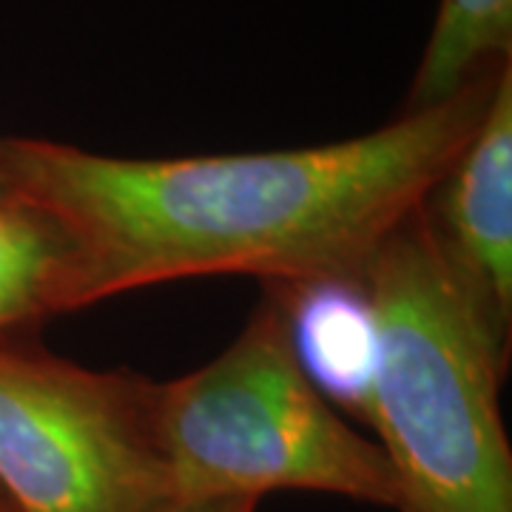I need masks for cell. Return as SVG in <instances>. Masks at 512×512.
Listing matches in <instances>:
<instances>
[{"instance_id": "9", "label": "cell", "mask_w": 512, "mask_h": 512, "mask_svg": "<svg viewBox=\"0 0 512 512\" xmlns=\"http://www.w3.org/2000/svg\"><path fill=\"white\" fill-rule=\"evenodd\" d=\"M259 498H208V501H165L154 512H256Z\"/></svg>"}, {"instance_id": "5", "label": "cell", "mask_w": 512, "mask_h": 512, "mask_svg": "<svg viewBox=\"0 0 512 512\" xmlns=\"http://www.w3.org/2000/svg\"><path fill=\"white\" fill-rule=\"evenodd\" d=\"M427 228L498 353L512 356V63L421 202Z\"/></svg>"}, {"instance_id": "3", "label": "cell", "mask_w": 512, "mask_h": 512, "mask_svg": "<svg viewBox=\"0 0 512 512\" xmlns=\"http://www.w3.org/2000/svg\"><path fill=\"white\" fill-rule=\"evenodd\" d=\"M154 424L168 501L308 490L396 510L387 456L299 365L274 285L217 359L157 384Z\"/></svg>"}, {"instance_id": "1", "label": "cell", "mask_w": 512, "mask_h": 512, "mask_svg": "<svg viewBox=\"0 0 512 512\" xmlns=\"http://www.w3.org/2000/svg\"><path fill=\"white\" fill-rule=\"evenodd\" d=\"M507 66L436 109L328 146L128 160L0 137V188L66 237L74 311L194 276L359 282L470 140Z\"/></svg>"}, {"instance_id": "7", "label": "cell", "mask_w": 512, "mask_h": 512, "mask_svg": "<svg viewBox=\"0 0 512 512\" xmlns=\"http://www.w3.org/2000/svg\"><path fill=\"white\" fill-rule=\"evenodd\" d=\"M74 311V259L66 237L35 208L0 194V342H15Z\"/></svg>"}, {"instance_id": "4", "label": "cell", "mask_w": 512, "mask_h": 512, "mask_svg": "<svg viewBox=\"0 0 512 512\" xmlns=\"http://www.w3.org/2000/svg\"><path fill=\"white\" fill-rule=\"evenodd\" d=\"M157 382L0 342V495L18 512H154L168 501Z\"/></svg>"}, {"instance_id": "6", "label": "cell", "mask_w": 512, "mask_h": 512, "mask_svg": "<svg viewBox=\"0 0 512 512\" xmlns=\"http://www.w3.org/2000/svg\"><path fill=\"white\" fill-rule=\"evenodd\" d=\"M274 288L288 311L299 365L339 410L365 419L376 330L362 279Z\"/></svg>"}, {"instance_id": "2", "label": "cell", "mask_w": 512, "mask_h": 512, "mask_svg": "<svg viewBox=\"0 0 512 512\" xmlns=\"http://www.w3.org/2000/svg\"><path fill=\"white\" fill-rule=\"evenodd\" d=\"M376 362L367 427L396 478L399 512H512L501 419L510 362L461 293L421 205L362 274Z\"/></svg>"}, {"instance_id": "8", "label": "cell", "mask_w": 512, "mask_h": 512, "mask_svg": "<svg viewBox=\"0 0 512 512\" xmlns=\"http://www.w3.org/2000/svg\"><path fill=\"white\" fill-rule=\"evenodd\" d=\"M512 63V0H441L402 114L436 109Z\"/></svg>"}, {"instance_id": "12", "label": "cell", "mask_w": 512, "mask_h": 512, "mask_svg": "<svg viewBox=\"0 0 512 512\" xmlns=\"http://www.w3.org/2000/svg\"><path fill=\"white\" fill-rule=\"evenodd\" d=\"M0 498H3V495H0Z\"/></svg>"}, {"instance_id": "11", "label": "cell", "mask_w": 512, "mask_h": 512, "mask_svg": "<svg viewBox=\"0 0 512 512\" xmlns=\"http://www.w3.org/2000/svg\"><path fill=\"white\" fill-rule=\"evenodd\" d=\"M0 194H3V188H0Z\"/></svg>"}, {"instance_id": "10", "label": "cell", "mask_w": 512, "mask_h": 512, "mask_svg": "<svg viewBox=\"0 0 512 512\" xmlns=\"http://www.w3.org/2000/svg\"><path fill=\"white\" fill-rule=\"evenodd\" d=\"M0 512H18V510H15L6 498H0Z\"/></svg>"}]
</instances>
